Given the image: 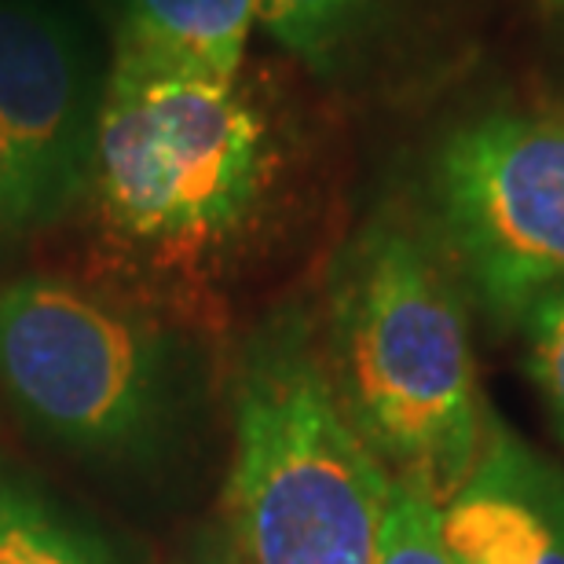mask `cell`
Segmentation results:
<instances>
[{
    "label": "cell",
    "mask_w": 564,
    "mask_h": 564,
    "mask_svg": "<svg viewBox=\"0 0 564 564\" xmlns=\"http://www.w3.org/2000/svg\"><path fill=\"white\" fill-rule=\"evenodd\" d=\"M546 4H554V8H564V0H546Z\"/></svg>",
    "instance_id": "obj_14"
},
{
    "label": "cell",
    "mask_w": 564,
    "mask_h": 564,
    "mask_svg": "<svg viewBox=\"0 0 564 564\" xmlns=\"http://www.w3.org/2000/svg\"><path fill=\"white\" fill-rule=\"evenodd\" d=\"M176 564H246V561L239 554V546H235L224 517H217V521L202 524L198 532L191 535V543L184 546V554H180Z\"/></svg>",
    "instance_id": "obj_13"
},
{
    "label": "cell",
    "mask_w": 564,
    "mask_h": 564,
    "mask_svg": "<svg viewBox=\"0 0 564 564\" xmlns=\"http://www.w3.org/2000/svg\"><path fill=\"white\" fill-rule=\"evenodd\" d=\"M104 93L82 33L48 0H0V246L88 191Z\"/></svg>",
    "instance_id": "obj_6"
},
{
    "label": "cell",
    "mask_w": 564,
    "mask_h": 564,
    "mask_svg": "<svg viewBox=\"0 0 564 564\" xmlns=\"http://www.w3.org/2000/svg\"><path fill=\"white\" fill-rule=\"evenodd\" d=\"M378 564H451L440 539V499L422 484L392 477Z\"/></svg>",
    "instance_id": "obj_11"
},
{
    "label": "cell",
    "mask_w": 564,
    "mask_h": 564,
    "mask_svg": "<svg viewBox=\"0 0 564 564\" xmlns=\"http://www.w3.org/2000/svg\"><path fill=\"white\" fill-rule=\"evenodd\" d=\"M0 564H121L115 546L26 473L0 466Z\"/></svg>",
    "instance_id": "obj_9"
},
{
    "label": "cell",
    "mask_w": 564,
    "mask_h": 564,
    "mask_svg": "<svg viewBox=\"0 0 564 564\" xmlns=\"http://www.w3.org/2000/svg\"><path fill=\"white\" fill-rule=\"evenodd\" d=\"M118 59L239 82L257 0H118Z\"/></svg>",
    "instance_id": "obj_8"
},
{
    "label": "cell",
    "mask_w": 564,
    "mask_h": 564,
    "mask_svg": "<svg viewBox=\"0 0 564 564\" xmlns=\"http://www.w3.org/2000/svg\"><path fill=\"white\" fill-rule=\"evenodd\" d=\"M0 389L63 451L140 462L176 419L180 359L143 312L30 275L0 282Z\"/></svg>",
    "instance_id": "obj_4"
},
{
    "label": "cell",
    "mask_w": 564,
    "mask_h": 564,
    "mask_svg": "<svg viewBox=\"0 0 564 564\" xmlns=\"http://www.w3.org/2000/svg\"><path fill=\"white\" fill-rule=\"evenodd\" d=\"M451 564H564V469L491 419L477 462L440 499Z\"/></svg>",
    "instance_id": "obj_7"
},
{
    "label": "cell",
    "mask_w": 564,
    "mask_h": 564,
    "mask_svg": "<svg viewBox=\"0 0 564 564\" xmlns=\"http://www.w3.org/2000/svg\"><path fill=\"white\" fill-rule=\"evenodd\" d=\"M447 250L495 319L564 282V115L495 110L451 129L429 165Z\"/></svg>",
    "instance_id": "obj_5"
},
{
    "label": "cell",
    "mask_w": 564,
    "mask_h": 564,
    "mask_svg": "<svg viewBox=\"0 0 564 564\" xmlns=\"http://www.w3.org/2000/svg\"><path fill=\"white\" fill-rule=\"evenodd\" d=\"M367 4L370 0H257V22L290 55L323 70Z\"/></svg>",
    "instance_id": "obj_10"
},
{
    "label": "cell",
    "mask_w": 564,
    "mask_h": 564,
    "mask_svg": "<svg viewBox=\"0 0 564 564\" xmlns=\"http://www.w3.org/2000/svg\"><path fill=\"white\" fill-rule=\"evenodd\" d=\"M279 180L275 126L239 82L115 59L88 187L126 261L206 279L261 231Z\"/></svg>",
    "instance_id": "obj_1"
},
{
    "label": "cell",
    "mask_w": 564,
    "mask_h": 564,
    "mask_svg": "<svg viewBox=\"0 0 564 564\" xmlns=\"http://www.w3.org/2000/svg\"><path fill=\"white\" fill-rule=\"evenodd\" d=\"M231 447L224 524L246 564H378L392 473L337 403L304 308L242 345Z\"/></svg>",
    "instance_id": "obj_3"
},
{
    "label": "cell",
    "mask_w": 564,
    "mask_h": 564,
    "mask_svg": "<svg viewBox=\"0 0 564 564\" xmlns=\"http://www.w3.org/2000/svg\"><path fill=\"white\" fill-rule=\"evenodd\" d=\"M517 323H524L528 337V375L535 381L550 425L564 440V282L528 304Z\"/></svg>",
    "instance_id": "obj_12"
},
{
    "label": "cell",
    "mask_w": 564,
    "mask_h": 564,
    "mask_svg": "<svg viewBox=\"0 0 564 564\" xmlns=\"http://www.w3.org/2000/svg\"><path fill=\"white\" fill-rule=\"evenodd\" d=\"M323 356L337 403L381 466L436 499L455 491L491 411L462 297L419 235L378 220L341 253Z\"/></svg>",
    "instance_id": "obj_2"
}]
</instances>
